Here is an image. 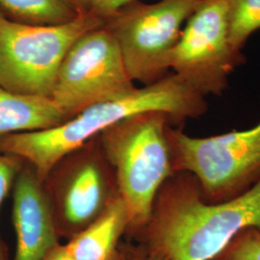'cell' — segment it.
<instances>
[{
  "instance_id": "obj_6",
  "label": "cell",
  "mask_w": 260,
  "mask_h": 260,
  "mask_svg": "<svg viewBox=\"0 0 260 260\" xmlns=\"http://www.w3.org/2000/svg\"><path fill=\"white\" fill-rule=\"evenodd\" d=\"M203 0L129 3L104 20L115 38L130 79L145 85L168 75L183 25Z\"/></svg>"
},
{
  "instance_id": "obj_10",
  "label": "cell",
  "mask_w": 260,
  "mask_h": 260,
  "mask_svg": "<svg viewBox=\"0 0 260 260\" xmlns=\"http://www.w3.org/2000/svg\"><path fill=\"white\" fill-rule=\"evenodd\" d=\"M14 260H42L59 243L55 218L44 182L24 162L14 184Z\"/></svg>"
},
{
  "instance_id": "obj_2",
  "label": "cell",
  "mask_w": 260,
  "mask_h": 260,
  "mask_svg": "<svg viewBox=\"0 0 260 260\" xmlns=\"http://www.w3.org/2000/svg\"><path fill=\"white\" fill-rule=\"evenodd\" d=\"M207 110L205 96L178 75L168 74L117 99L93 104L54 127L0 137V152L20 158L44 182L67 154L131 116L161 112L173 126L182 128L187 120L199 119Z\"/></svg>"
},
{
  "instance_id": "obj_14",
  "label": "cell",
  "mask_w": 260,
  "mask_h": 260,
  "mask_svg": "<svg viewBox=\"0 0 260 260\" xmlns=\"http://www.w3.org/2000/svg\"><path fill=\"white\" fill-rule=\"evenodd\" d=\"M228 19L232 46L241 51L260 29V0H228Z\"/></svg>"
},
{
  "instance_id": "obj_7",
  "label": "cell",
  "mask_w": 260,
  "mask_h": 260,
  "mask_svg": "<svg viewBox=\"0 0 260 260\" xmlns=\"http://www.w3.org/2000/svg\"><path fill=\"white\" fill-rule=\"evenodd\" d=\"M135 88L115 38L103 24L86 32L70 48L50 98L71 119L93 104Z\"/></svg>"
},
{
  "instance_id": "obj_21",
  "label": "cell",
  "mask_w": 260,
  "mask_h": 260,
  "mask_svg": "<svg viewBox=\"0 0 260 260\" xmlns=\"http://www.w3.org/2000/svg\"><path fill=\"white\" fill-rule=\"evenodd\" d=\"M5 18V16L3 15V13H2V11L0 10V23H1V21H2V19Z\"/></svg>"
},
{
  "instance_id": "obj_4",
  "label": "cell",
  "mask_w": 260,
  "mask_h": 260,
  "mask_svg": "<svg viewBox=\"0 0 260 260\" xmlns=\"http://www.w3.org/2000/svg\"><path fill=\"white\" fill-rule=\"evenodd\" d=\"M167 135L175 174L193 175L207 204L233 200L260 180V121L209 137L189 136L171 125Z\"/></svg>"
},
{
  "instance_id": "obj_3",
  "label": "cell",
  "mask_w": 260,
  "mask_h": 260,
  "mask_svg": "<svg viewBox=\"0 0 260 260\" xmlns=\"http://www.w3.org/2000/svg\"><path fill=\"white\" fill-rule=\"evenodd\" d=\"M171 119L161 112L131 116L99 136L128 213L127 235L135 238L150 218L158 191L175 172L168 142Z\"/></svg>"
},
{
  "instance_id": "obj_1",
  "label": "cell",
  "mask_w": 260,
  "mask_h": 260,
  "mask_svg": "<svg viewBox=\"0 0 260 260\" xmlns=\"http://www.w3.org/2000/svg\"><path fill=\"white\" fill-rule=\"evenodd\" d=\"M247 228L260 232V180L233 200L207 204L196 177L180 172L161 186L134 239L162 260H213Z\"/></svg>"
},
{
  "instance_id": "obj_11",
  "label": "cell",
  "mask_w": 260,
  "mask_h": 260,
  "mask_svg": "<svg viewBox=\"0 0 260 260\" xmlns=\"http://www.w3.org/2000/svg\"><path fill=\"white\" fill-rule=\"evenodd\" d=\"M128 224L127 209L119 196L93 222L69 239L66 248L75 260H117Z\"/></svg>"
},
{
  "instance_id": "obj_12",
  "label": "cell",
  "mask_w": 260,
  "mask_h": 260,
  "mask_svg": "<svg viewBox=\"0 0 260 260\" xmlns=\"http://www.w3.org/2000/svg\"><path fill=\"white\" fill-rule=\"evenodd\" d=\"M68 120L51 98L14 93L0 85V137L51 128Z\"/></svg>"
},
{
  "instance_id": "obj_18",
  "label": "cell",
  "mask_w": 260,
  "mask_h": 260,
  "mask_svg": "<svg viewBox=\"0 0 260 260\" xmlns=\"http://www.w3.org/2000/svg\"><path fill=\"white\" fill-rule=\"evenodd\" d=\"M137 0H101L92 10V14L105 20L123 6Z\"/></svg>"
},
{
  "instance_id": "obj_17",
  "label": "cell",
  "mask_w": 260,
  "mask_h": 260,
  "mask_svg": "<svg viewBox=\"0 0 260 260\" xmlns=\"http://www.w3.org/2000/svg\"><path fill=\"white\" fill-rule=\"evenodd\" d=\"M117 260H162L141 244H121Z\"/></svg>"
},
{
  "instance_id": "obj_19",
  "label": "cell",
  "mask_w": 260,
  "mask_h": 260,
  "mask_svg": "<svg viewBox=\"0 0 260 260\" xmlns=\"http://www.w3.org/2000/svg\"><path fill=\"white\" fill-rule=\"evenodd\" d=\"M42 260H75L73 256L69 253L66 248V245L58 243L55 247H53L47 252L45 257Z\"/></svg>"
},
{
  "instance_id": "obj_16",
  "label": "cell",
  "mask_w": 260,
  "mask_h": 260,
  "mask_svg": "<svg viewBox=\"0 0 260 260\" xmlns=\"http://www.w3.org/2000/svg\"><path fill=\"white\" fill-rule=\"evenodd\" d=\"M24 165L19 157L0 152V207L11 188L14 187L16 178ZM0 260H9L6 248L0 238Z\"/></svg>"
},
{
  "instance_id": "obj_5",
  "label": "cell",
  "mask_w": 260,
  "mask_h": 260,
  "mask_svg": "<svg viewBox=\"0 0 260 260\" xmlns=\"http://www.w3.org/2000/svg\"><path fill=\"white\" fill-rule=\"evenodd\" d=\"M104 20L91 12L70 22L26 25L4 18L0 23V85L14 93L50 98L70 48Z\"/></svg>"
},
{
  "instance_id": "obj_13",
  "label": "cell",
  "mask_w": 260,
  "mask_h": 260,
  "mask_svg": "<svg viewBox=\"0 0 260 260\" xmlns=\"http://www.w3.org/2000/svg\"><path fill=\"white\" fill-rule=\"evenodd\" d=\"M6 19L26 25H57L72 21L78 12L66 0H0Z\"/></svg>"
},
{
  "instance_id": "obj_8",
  "label": "cell",
  "mask_w": 260,
  "mask_h": 260,
  "mask_svg": "<svg viewBox=\"0 0 260 260\" xmlns=\"http://www.w3.org/2000/svg\"><path fill=\"white\" fill-rule=\"evenodd\" d=\"M59 236L71 239L119 197L99 136L57 162L44 180Z\"/></svg>"
},
{
  "instance_id": "obj_15",
  "label": "cell",
  "mask_w": 260,
  "mask_h": 260,
  "mask_svg": "<svg viewBox=\"0 0 260 260\" xmlns=\"http://www.w3.org/2000/svg\"><path fill=\"white\" fill-rule=\"evenodd\" d=\"M213 260H260L259 231L243 230Z\"/></svg>"
},
{
  "instance_id": "obj_9",
  "label": "cell",
  "mask_w": 260,
  "mask_h": 260,
  "mask_svg": "<svg viewBox=\"0 0 260 260\" xmlns=\"http://www.w3.org/2000/svg\"><path fill=\"white\" fill-rule=\"evenodd\" d=\"M245 60L230 40L228 0H203L183 26L170 69L205 98L221 96Z\"/></svg>"
},
{
  "instance_id": "obj_20",
  "label": "cell",
  "mask_w": 260,
  "mask_h": 260,
  "mask_svg": "<svg viewBox=\"0 0 260 260\" xmlns=\"http://www.w3.org/2000/svg\"><path fill=\"white\" fill-rule=\"evenodd\" d=\"M78 13H89L101 0H66Z\"/></svg>"
}]
</instances>
